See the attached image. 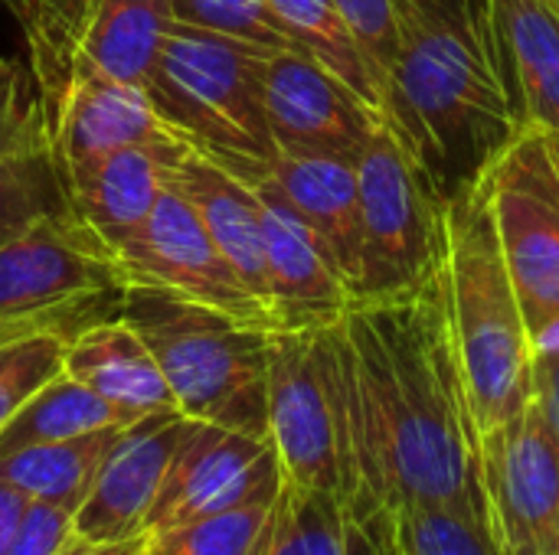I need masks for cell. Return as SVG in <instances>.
<instances>
[{
  "label": "cell",
  "mask_w": 559,
  "mask_h": 555,
  "mask_svg": "<svg viewBox=\"0 0 559 555\" xmlns=\"http://www.w3.org/2000/svg\"><path fill=\"white\" fill-rule=\"evenodd\" d=\"M49 154V124L26 59H0V160Z\"/></svg>",
  "instance_id": "obj_32"
},
{
  "label": "cell",
  "mask_w": 559,
  "mask_h": 555,
  "mask_svg": "<svg viewBox=\"0 0 559 555\" xmlns=\"http://www.w3.org/2000/svg\"><path fill=\"white\" fill-rule=\"evenodd\" d=\"M66 209L52 154L0 160V245L46 213Z\"/></svg>",
  "instance_id": "obj_31"
},
{
  "label": "cell",
  "mask_w": 559,
  "mask_h": 555,
  "mask_svg": "<svg viewBox=\"0 0 559 555\" xmlns=\"http://www.w3.org/2000/svg\"><path fill=\"white\" fill-rule=\"evenodd\" d=\"M534 396L544 402L559 429V347L534 353Z\"/></svg>",
  "instance_id": "obj_35"
},
{
  "label": "cell",
  "mask_w": 559,
  "mask_h": 555,
  "mask_svg": "<svg viewBox=\"0 0 559 555\" xmlns=\"http://www.w3.org/2000/svg\"><path fill=\"white\" fill-rule=\"evenodd\" d=\"M262 108L275 154H321L357 164L383 124L380 111L301 49L262 59Z\"/></svg>",
  "instance_id": "obj_15"
},
{
  "label": "cell",
  "mask_w": 559,
  "mask_h": 555,
  "mask_svg": "<svg viewBox=\"0 0 559 555\" xmlns=\"http://www.w3.org/2000/svg\"><path fill=\"white\" fill-rule=\"evenodd\" d=\"M357 183L364 232L357 301L406 294L445 258V196L386 121L357 157Z\"/></svg>",
  "instance_id": "obj_8"
},
{
  "label": "cell",
  "mask_w": 559,
  "mask_h": 555,
  "mask_svg": "<svg viewBox=\"0 0 559 555\" xmlns=\"http://www.w3.org/2000/svg\"><path fill=\"white\" fill-rule=\"evenodd\" d=\"M557 555H559V543H557Z\"/></svg>",
  "instance_id": "obj_40"
},
{
  "label": "cell",
  "mask_w": 559,
  "mask_h": 555,
  "mask_svg": "<svg viewBox=\"0 0 559 555\" xmlns=\"http://www.w3.org/2000/svg\"><path fill=\"white\" fill-rule=\"evenodd\" d=\"M488 13L524 124L559 134V7L554 0H488Z\"/></svg>",
  "instance_id": "obj_22"
},
{
  "label": "cell",
  "mask_w": 559,
  "mask_h": 555,
  "mask_svg": "<svg viewBox=\"0 0 559 555\" xmlns=\"http://www.w3.org/2000/svg\"><path fill=\"white\" fill-rule=\"evenodd\" d=\"M170 23L206 29L236 43H246L259 52L298 49L282 29L269 0H167Z\"/></svg>",
  "instance_id": "obj_29"
},
{
  "label": "cell",
  "mask_w": 559,
  "mask_h": 555,
  "mask_svg": "<svg viewBox=\"0 0 559 555\" xmlns=\"http://www.w3.org/2000/svg\"><path fill=\"white\" fill-rule=\"evenodd\" d=\"M554 3H557V7H559V0H554Z\"/></svg>",
  "instance_id": "obj_41"
},
{
  "label": "cell",
  "mask_w": 559,
  "mask_h": 555,
  "mask_svg": "<svg viewBox=\"0 0 559 555\" xmlns=\"http://www.w3.org/2000/svg\"><path fill=\"white\" fill-rule=\"evenodd\" d=\"M124 291L111 249L69 206L0 245V334H56L69 343L121 317Z\"/></svg>",
  "instance_id": "obj_7"
},
{
  "label": "cell",
  "mask_w": 559,
  "mask_h": 555,
  "mask_svg": "<svg viewBox=\"0 0 559 555\" xmlns=\"http://www.w3.org/2000/svg\"><path fill=\"white\" fill-rule=\"evenodd\" d=\"M252 186L262 203L265 278L275 327L314 330L337 324L357 301L350 285L344 281L318 236L305 226V219L272 183V177L265 173Z\"/></svg>",
  "instance_id": "obj_17"
},
{
  "label": "cell",
  "mask_w": 559,
  "mask_h": 555,
  "mask_svg": "<svg viewBox=\"0 0 559 555\" xmlns=\"http://www.w3.org/2000/svg\"><path fill=\"white\" fill-rule=\"evenodd\" d=\"M66 340L56 334H0V432L26 399L62 373Z\"/></svg>",
  "instance_id": "obj_30"
},
{
  "label": "cell",
  "mask_w": 559,
  "mask_h": 555,
  "mask_svg": "<svg viewBox=\"0 0 559 555\" xmlns=\"http://www.w3.org/2000/svg\"><path fill=\"white\" fill-rule=\"evenodd\" d=\"M33 79L43 98L59 183L118 147L174 137L154 114L141 85L115 79L85 52H75Z\"/></svg>",
  "instance_id": "obj_11"
},
{
  "label": "cell",
  "mask_w": 559,
  "mask_h": 555,
  "mask_svg": "<svg viewBox=\"0 0 559 555\" xmlns=\"http://www.w3.org/2000/svg\"><path fill=\"white\" fill-rule=\"evenodd\" d=\"M62 373L102 396L128 422L180 412L154 353L124 317L102 321L72 337L66 343Z\"/></svg>",
  "instance_id": "obj_21"
},
{
  "label": "cell",
  "mask_w": 559,
  "mask_h": 555,
  "mask_svg": "<svg viewBox=\"0 0 559 555\" xmlns=\"http://www.w3.org/2000/svg\"><path fill=\"white\" fill-rule=\"evenodd\" d=\"M504 555H540V553H534V550H504Z\"/></svg>",
  "instance_id": "obj_39"
},
{
  "label": "cell",
  "mask_w": 559,
  "mask_h": 555,
  "mask_svg": "<svg viewBox=\"0 0 559 555\" xmlns=\"http://www.w3.org/2000/svg\"><path fill=\"white\" fill-rule=\"evenodd\" d=\"M147 553V536L134 540H118V543H85L79 540L66 555H144Z\"/></svg>",
  "instance_id": "obj_37"
},
{
  "label": "cell",
  "mask_w": 559,
  "mask_h": 555,
  "mask_svg": "<svg viewBox=\"0 0 559 555\" xmlns=\"http://www.w3.org/2000/svg\"><path fill=\"white\" fill-rule=\"evenodd\" d=\"M246 43L170 23L144 79L164 128L246 183L269 173L275 141L262 108V59Z\"/></svg>",
  "instance_id": "obj_4"
},
{
  "label": "cell",
  "mask_w": 559,
  "mask_h": 555,
  "mask_svg": "<svg viewBox=\"0 0 559 555\" xmlns=\"http://www.w3.org/2000/svg\"><path fill=\"white\" fill-rule=\"evenodd\" d=\"M265 555H393L383 533L357 523L347 507L328 494L282 484Z\"/></svg>",
  "instance_id": "obj_23"
},
{
  "label": "cell",
  "mask_w": 559,
  "mask_h": 555,
  "mask_svg": "<svg viewBox=\"0 0 559 555\" xmlns=\"http://www.w3.org/2000/svg\"><path fill=\"white\" fill-rule=\"evenodd\" d=\"M79 543L75 514L46 500H29L7 555H66Z\"/></svg>",
  "instance_id": "obj_34"
},
{
  "label": "cell",
  "mask_w": 559,
  "mask_h": 555,
  "mask_svg": "<svg viewBox=\"0 0 559 555\" xmlns=\"http://www.w3.org/2000/svg\"><path fill=\"white\" fill-rule=\"evenodd\" d=\"M272 183L305 219V226L328 249L331 262L357 298L360 281V183L357 164L321 154H285L278 150L269 164Z\"/></svg>",
  "instance_id": "obj_19"
},
{
  "label": "cell",
  "mask_w": 559,
  "mask_h": 555,
  "mask_svg": "<svg viewBox=\"0 0 559 555\" xmlns=\"http://www.w3.org/2000/svg\"><path fill=\"white\" fill-rule=\"evenodd\" d=\"M393 555H504L498 530L488 517H472L449 507L403 510L373 520Z\"/></svg>",
  "instance_id": "obj_27"
},
{
  "label": "cell",
  "mask_w": 559,
  "mask_h": 555,
  "mask_svg": "<svg viewBox=\"0 0 559 555\" xmlns=\"http://www.w3.org/2000/svg\"><path fill=\"white\" fill-rule=\"evenodd\" d=\"M121 425L131 422L118 409H111L102 396H95L69 373H59L43 389H36L26 406L7 422V429L0 432V458L26 445L69 442Z\"/></svg>",
  "instance_id": "obj_25"
},
{
  "label": "cell",
  "mask_w": 559,
  "mask_h": 555,
  "mask_svg": "<svg viewBox=\"0 0 559 555\" xmlns=\"http://www.w3.org/2000/svg\"><path fill=\"white\" fill-rule=\"evenodd\" d=\"M118 429L69 438V442H46L26 445L0 458V481L26 494L29 500H46L66 510H79L85 500L92 478L111 445Z\"/></svg>",
  "instance_id": "obj_24"
},
{
  "label": "cell",
  "mask_w": 559,
  "mask_h": 555,
  "mask_svg": "<svg viewBox=\"0 0 559 555\" xmlns=\"http://www.w3.org/2000/svg\"><path fill=\"white\" fill-rule=\"evenodd\" d=\"M144 555H151V553H144Z\"/></svg>",
  "instance_id": "obj_42"
},
{
  "label": "cell",
  "mask_w": 559,
  "mask_h": 555,
  "mask_svg": "<svg viewBox=\"0 0 559 555\" xmlns=\"http://www.w3.org/2000/svg\"><path fill=\"white\" fill-rule=\"evenodd\" d=\"M282 494V491H278ZM278 494L259 497L210 520L147 536L151 555H265Z\"/></svg>",
  "instance_id": "obj_28"
},
{
  "label": "cell",
  "mask_w": 559,
  "mask_h": 555,
  "mask_svg": "<svg viewBox=\"0 0 559 555\" xmlns=\"http://www.w3.org/2000/svg\"><path fill=\"white\" fill-rule=\"evenodd\" d=\"M481 481L504 550L557 555L559 429L537 396L481 435Z\"/></svg>",
  "instance_id": "obj_13"
},
{
  "label": "cell",
  "mask_w": 559,
  "mask_h": 555,
  "mask_svg": "<svg viewBox=\"0 0 559 555\" xmlns=\"http://www.w3.org/2000/svg\"><path fill=\"white\" fill-rule=\"evenodd\" d=\"M547 134V131H544ZM547 141H550V154H554V164H557L559 170V134H547Z\"/></svg>",
  "instance_id": "obj_38"
},
{
  "label": "cell",
  "mask_w": 559,
  "mask_h": 555,
  "mask_svg": "<svg viewBox=\"0 0 559 555\" xmlns=\"http://www.w3.org/2000/svg\"><path fill=\"white\" fill-rule=\"evenodd\" d=\"M400 49L386 124L442 196L472 183L524 128L488 0H393Z\"/></svg>",
  "instance_id": "obj_2"
},
{
  "label": "cell",
  "mask_w": 559,
  "mask_h": 555,
  "mask_svg": "<svg viewBox=\"0 0 559 555\" xmlns=\"http://www.w3.org/2000/svg\"><path fill=\"white\" fill-rule=\"evenodd\" d=\"M111 255L124 288L160 291L213 307L246 327L275 330L269 307L246 288L177 186L157 200L151 216L118 242Z\"/></svg>",
  "instance_id": "obj_10"
},
{
  "label": "cell",
  "mask_w": 559,
  "mask_h": 555,
  "mask_svg": "<svg viewBox=\"0 0 559 555\" xmlns=\"http://www.w3.org/2000/svg\"><path fill=\"white\" fill-rule=\"evenodd\" d=\"M190 144L180 137L141 141L105 154L62 183L69 213L108 249L124 242L174 186Z\"/></svg>",
  "instance_id": "obj_18"
},
{
  "label": "cell",
  "mask_w": 559,
  "mask_h": 555,
  "mask_svg": "<svg viewBox=\"0 0 559 555\" xmlns=\"http://www.w3.org/2000/svg\"><path fill=\"white\" fill-rule=\"evenodd\" d=\"M121 317L154 353L180 415L269 438V334L213 307L128 288Z\"/></svg>",
  "instance_id": "obj_5"
},
{
  "label": "cell",
  "mask_w": 559,
  "mask_h": 555,
  "mask_svg": "<svg viewBox=\"0 0 559 555\" xmlns=\"http://www.w3.org/2000/svg\"><path fill=\"white\" fill-rule=\"evenodd\" d=\"M282 468L269 438L187 419L174 461L147 517V536L219 517L282 491Z\"/></svg>",
  "instance_id": "obj_14"
},
{
  "label": "cell",
  "mask_w": 559,
  "mask_h": 555,
  "mask_svg": "<svg viewBox=\"0 0 559 555\" xmlns=\"http://www.w3.org/2000/svg\"><path fill=\"white\" fill-rule=\"evenodd\" d=\"M29 72L85 52L121 82L141 85L170 26L167 0H13Z\"/></svg>",
  "instance_id": "obj_12"
},
{
  "label": "cell",
  "mask_w": 559,
  "mask_h": 555,
  "mask_svg": "<svg viewBox=\"0 0 559 555\" xmlns=\"http://www.w3.org/2000/svg\"><path fill=\"white\" fill-rule=\"evenodd\" d=\"M445 281L481 435L534 399V340L481 180L445 196Z\"/></svg>",
  "instance_id": "obj_3"
},
{
  "label": "cell",
  "mask_w": 559,
  "mask_h": 555,
  "mask_svg": "<svg viewBox=\"0 0 559 555\" xmlns=\"http://www.w3.org/2000/svg\"><path fill=\"white\" fill-rule=\"evenodd\" d=\"M341 327L357 458L350 517L373 523L403 510L449 507L491 520L445 258L406 294L354 301Z\"/></svg>",
  "instance_id": "obj_1"
},
{
  "label": "cell",
  "mask_w": 559,
  "mask_h": 555,
  "mask_svg": "<svg viewBox=\"0 0 559 555\" xmlns=\"http://www.w3.org/2000/svg\"><path fill=\"white\" fill-rule=\"evenodd\" d=\"M26 504L29 497L20 494L16 487H10L7 481H0V555H7L13 536H16V527L26 514Z\"/></svg>",
  "instance_id": "obj_36"
},
{
  "label": "cell",
  "mask_w": 559,
  "mask_h": 555,
  "mask_svg": "<svg viewBox=\"0 0 559 555\" xmlns=\"http://www.w3.org/2000/svg\"><path fill=\"white\" fill-rule=\"evenodd\" d=\"M269 3L282 29L292 36V43L301 52L314 56L328 72H334L373 111L383 114V92L377 85V75L334 0H269Z\"/></svg>",
  "instance_id": "obj_26"
},
{
  "label": "cell",
  "mask_w": 559,
  "mask_h": 555,
  "mask_svg": "<svg viewBox=\"0 0 559 555\" xmlns=\"http://www.w3.org/2000/svg\"><path fill=\"white\" fill-rule=\"evenodd\" d=\"M187 415L160 412L121 425L75 510V533L85 543L147 536V517L174 461Z\"/></svg>",
  "instance_id": "obj_16"
},
{
  "label": "cell",
  "mask_w": 559,
  "mask_h": 555,
  "mask_svg": "<svg viewBox=\"0 0 559 555\" xmlns=\"http://www.w3.org/2000/svg\"><path fill=\"white\" fill-rule=\"evenodd\" d=\"M537 350L559 347V170L540 128L524 124L478 173Z\"/></svg>",
  "instance_id": "obj_9"
},
{
  "label": "cell",
  "mask_w": 559,
  "mask_h": 555,
  "mask_svg": "<svg viewBox=\"0 0 559 555\" xmlns=\"http://www.w3.org/2000/svg\"><path fill=\"white\" fill-rule=\"evenodd\" d=\"M269 442L285 484L328 494L350 514L357 458L341 321L314 330L269 334Z\"/></svg>",
  "instance_id": "obj_6"
},
{
  "label": "cell",
  "mask_w": 559,
  "mask_h": 555,
  "mask_svg": "<svg viewBox=\"0 0 559 555\" xmlns=\"http://www.w3.org/2000/svg\"><path fill=\"white\" fill-rule=\"evenodd\" d=\"M174 186L190 200L210 239L219 245L226 262L246 281V288L269 307V278H265V229L262 203L252 183L236 177L229 167L216 164L200 150H187L177 167ZM275 321V317H272ZM278 330V327H275Z\"/></svg>",
  "instance_id": "obj_20"
},
{
  "label": "cell",
  "mask_w": 559,
  "mask_h": 555,
  "mask_svg": "<svg viewBox=\"0 0 559 555\" xmlns=\"http://www.w3.org/2000/svg\"><path fill=\"white\" fill-rule=\"evenodd\" d=\"M344 23L350 26L357 46L364 49L377 85L383 92V108H386V88L390 75L396 65V49H400V29H396V7L393 0H334Z\"/></svg>",
  "instance_id": "obj_33"
}]
</instances>
